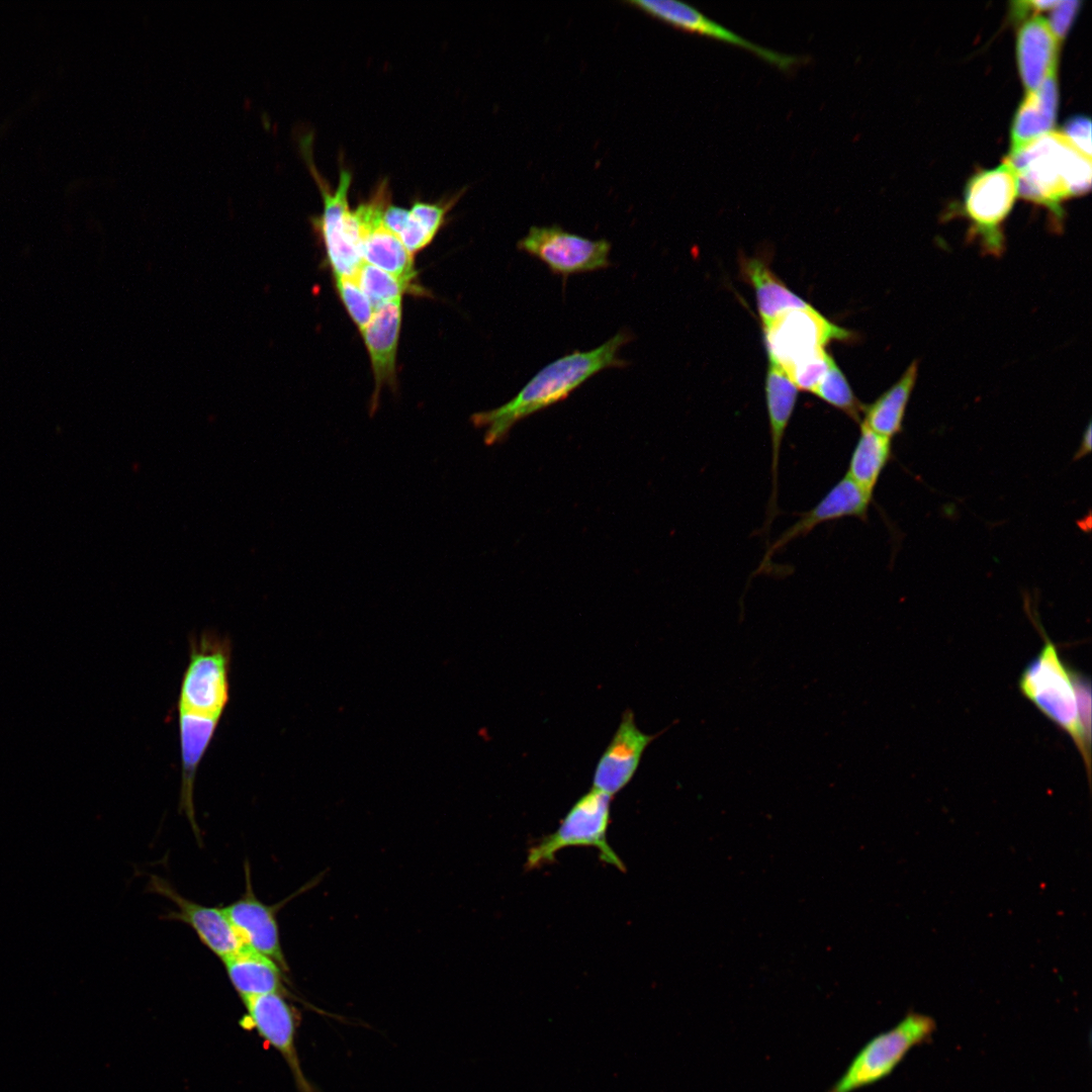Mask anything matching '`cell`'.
I'll use <instances>...</instances> for the list:
<instances>
[{"label": "cell", "instance_id": "ba28073f", "mask_svg": "<svg viewBox=\"0 0 1092 1092\" xmlns=\"http://www.w3.org/2000/svg\"><path fill=\"white\" fill-rule=\"evenodd\" d=\"M763 328L768 361L788 369L832 341H850L853 333L832 323L813 306L784 312Z\"/></svg>", "mask_w": 1092, "mask_h": 1092}, {"label": "cell", "instance_id": "e0dca14e", "mask_svg": "<svg viewBox=\"0 0 1092 1092\" xmlns=\"http://www.w3.org/2000/svg\"><path fill=\"white\" fill-rule=\"evenodd\" d=\"M401 322V298L375 308L367 326L361 331L369 352L375 391L370 413H374L378 395L384 384L395 386V360Z\"/></svg>", "mask_w": 1092, "mask_h": 1092}, {"label": "cell", "instance_id": "6da1fadb", "mask_svg": "<svg viewBox=\"0 0 1092 1092\" xmlns=\"http://www.w3.org/2000/svg\"><path fill=\"white\" fill-rule=\"evenodd\" d=\"M631 340V333L621 331L593 350L564 355L541 368L510 401L474 414L473 425L485 429L484 443L489 446L503 441L517 422L565 399L602 370L629 365L619 357V351Z\"/></svg>", "mask_w": 1092, "mask_h": 1092}, {"label": "cell", "instance_id": "9c48e42d", "mask_svg": "<svg viewBox=\"0 0 1092 1092\" xmlns=\"http://www.w3.org/2000/svg\"><path fill=\"white\" fill-rule=\"evenodd\" d=\"M517 247L542 261L553 274L564 278L611 265L609 241L590 240L564 231L559 225L531 226Z\"/></svg>", "mask_w": 1092, "mask_h": 1092}, {"label": "cell", "instance_id": "277c9868", "mask_svg": "<svg viewBox=\"0 0 1092 1092\" xmlns=\"http://www.w3.org/2000/svg\"><path fill=\"white\" fill-rule=\"evenodd\" d=\"M936 1030L926 1014L909 1012L899 1023L871 1038L827 1092H854L888 1077L916 1045Z\"/></svg>", "mask_w": 1092, "mask_h": 1092}, {"label": "cell", "instance_id": "d6a6232c", "mask_svg": "<svg viewBox=\"0 0 1092 1092\" xmlns=\"http://www.w3.org/2000/svg\"><path fill=\"white\" fill-rule=\"evenodd\" d=\"M1065 136L1085 156L1091 158V122L1085 116H1075L1065 124Z\"/></svg>", "mask_w": 1092, "mask_h": 1092}, {"label": "cell", "instance_id": "836d02e7", "mask_svg": "<svg viewBox=\"0 0 1092 1092\" xmlns=\"http://www.w3.org/2000/svg\"><path fill=\"white\" fill-rule=\"evenodd\" d=\"M1080 6L1079 1H1059L1052 9L1049 25L1057 39H1063Z\"/></svg>", "mask_w": 1092, "mask_h": 1092}, {"label": "cell", "instance_id": "52a82bcc", "mask_svg": "<svg viewBox=\"0 0 1092 1092\" xmlns=\"http://www.w3.org/2000/svg\"><path fill=\"white\" fill-rule=\"evenodd\" d=\"M1017 195L1016 177L1007 162L977 173L966 187L964 211L971 221V239L989 255L1004 251L1002 225Z\"/></svg>", "mask_w": 1092, "mask_h": 1092}, {"label": "cell", "instance_id": "484cf974", "mask_svg": "<svg viewBox=\"0 0 1092 1092\" xmlns=\"http://www.w3.org/2000/svg\"><path fill=\"white\" fill-rule=\"evenodd\" d=\"M364 262L371 264L399 281L420 288L414 283L416 271L412 254L405 249L397 236L383 226V223L371 231L361 246Z\"/></svg>", "mask_w": 1092, "mask_h": 1092}, {"label": "cell", "instance_id": "603a6c76", "mask_svg": "<svg viewBox=\"0 0 1092 1092\" xmlns=\"http://www.w3.org/2000/svg\"><path fill=\"white\" fill-rule=\"evenodd\" d=\"M1057 107L1058 85L1055 72L1036 90L1027 92L1018 107L1011 128V151L1052 131Z\"/></svg>", "mask_w": 1092, "mask_h": 1092}, {"label": "cell", "instance_id": "e575fe53", "mask_svg": "<svg viewBox=\"0 0 1092 1092\" xmlns=\"http://www.w3.org/2000/svg\"><path fill=\"white\" fill-rule=\"evenodd\" d=\"M1091 431H1092L1091 430V424L1089 423L1086 430L1083 433V437H1082V440L1080 442V446H1079L1078 450L1076 451L1074 460L1081 459V458H1083L1084 456H1086L1087 454H1089L1091 452V448H1092V441H1091L1092 434H1091Z\"/></svg>", "mask_w": 1092, "mask_h": 1092}, {"label": "cell", "instance_id": "ffe728a7", "mask_svg": "<svg viewBox=\"0 0 1092 1092\" xmlns=\"http://www.w3.org/2000/svg\"><path fill=\"white\" fill-rule=\"evenodd\" d=\"M179 735L182 759L180 810H183L195 836L200 840L193 802L196 770L217 727L219 719L179 711Z\"/></svg>", "mask_w": 1092, "mask_h": 1092}, {"label": "cell", "instance_id": "2e32d148", "mask_svg": "<svg viewBox=\"0 0 1092 1092\" xmlns=\"http://www.w3.org/2000/svg\"><path fill=\"white\" fill-rule=\"evenodd\" d=\"M653 739L654 735L645 734L636 726L633 713L626 711L597 764L593 789L613 797L625 788Z\"/></svg>", "mask_w": 1092, "mask_h": 1092}, {"label": "cell", "instance_id": "44dd1931", "mask_svg": "<svg viewBox=\"0 0 1092 1092\" xmlns=\"http://www.w3.org/2000/svg\"><path fill=\"white\" fill-rule=\"evenodd\" d=\"M222 962L242 1000L271 993L290 997L284 986L285 972L270 958L245 946Z\"/></svg>", "mask_w": 1092, "mask_h": 1092}, {"label": "cell", "instance_id": "83f0119b", "mask_svg": "<svg viewBox=\"0 0 1092 1092\" xmlns=\"http://www.w3.org/2000/svg\"><path fill=\"white\" fill-rule=\"evenodd\" d=\"M812 393L844 413L852 421L860 423L863 404L853 393L846 377L835 361L831 363Z\"/></svg>", "mask_w": 1092, "mask_h": 1092}, {"label": "cell", "instance_id": "8992f818", "mask_svg": "<svg viewBox=\"0 0 1092 1092\" xmlns=\"http://www.w3.org/2000/svg\"><path fill=\"white\" fill-rule=\"evenodd\" d=\"M230 661L228 639L211 633L192 639L178 711L220 719L229 702Z\"/></svg>", "mask_w": 1092, "mask_h": 1092}, {"label": "cell", "instance_id": "30bf717a", "mask_svg": "<svg viewBox=\"0 0 1092 1092\" xmlns=\"http://www.w3.org/2000/svg\"><path fill=\"white\" fill-rule=\"evenodd\" d=\"M311 172L324 199L321 229L329 261L336 277H354L361 263V241L348 204L352 174L342 169L337 187L331 189L313 166Z\"/></svg>", "mask_w": 1092, "mask_h": 1092}, {"label": "cell", "instance_id": "5bb4252c", "mask_svg": "<svg viewBox=\"0 0 1092 1092\" xmlns=\"http://www.w3.org/2000/svg\"><path fill=\"white\" fill-rule=\"evenodd\" d=\"M149 889L176 906L164 919L189 925L200 941L221 961L245 947L222 908L200 905L180 895L167 881L153 876Z\"/></svg>", "mask_w": 1092, "mask_h": 1092}, {"label": "cell", "instance_id": "4fadbf2b", "mask_svg": "<svg viewBox=\"0 0 1092 1092\" xmlns=\"http://www.w3.org/2000/svg\"><path fill=\"white\" fill-rule=\"evenodd\" d=\"M245 874L244 894L223 907V912L245 946L270 958L284 972H288L276 918L277 910L285 901L280 905L264 904L253 891L248 863L245 866Z\"/></svg>", "mask_w": 1092, "mask_h": 1092}, {"label": "cell", "instance_id": "4316f807", "mask_svg": "<svg viewBox=\"0 0 1092 1092\" xmlns=\"http://www.w3.org/2000/svg\"><path fill=\"white\" fill-rule=\"evenodd\" d=\"M356 280L371 302L373 308L379 305L401 298V294L411 291L421 293V288L410 286L385 271L362 262L355 275Z\"/></svg>", "mask_w": 1092, "mask_h": 1092}, {"label": "cell", "instance_id": "ac0fdd59", "mask_svg": "<svg viewBox=\"0 0 1092 1092\" xmlns=\"http://www.w3.org/2000/svg\"><path fill=\"white\" fill-rule=\"evenodd\" d=\"M798 391L787 373L779 365L769 361L765 379V400L771 444V493L765 527H769L777 514L780 452L796 405Z\"/></svg>", "mask_w": 1092, "mask_h": 1092}, {"label": "cell", "instance_id": "f1b7e54d", "mask_svg": "<svg viewBox=\"0 0 1092 1092\" xmlns=\"http://www.w3.org/2000/svg\"><path fill=\"white\" fill-rule=\"evenodd\" d=\"M833 361L823 349L799 360L784 371L798 390L813 392Z\"/></svg>", "mask_w": 1092, "mask_h": 1092}, {"label": "cell", "instance_id": "4dcf8cb0", "mask_svg": "<svg viewBox=\"0 0 1092 1092\" xmlns=\"http://www.w3.org/2000/svg\"><path fill=\"white\" fill-rule=\"evenodd\" d=\"M1077 710L1085 742L1091 747V684L1085 674L1071 669Z\"/></svg>", "mask_w": 1092, "mask_h": 1092}, {"label": "cell", "instance_id": "cb8c5ba5", "mask_svg": "<svg viewBox=\"0 0 1092 1092\" xmlns=\"http://www.w3.org/2000/svg\"><path fill=\"white\" fill-rule=\"evenodd\" d=\"M917 376L918 363L913 361L890 388L871 404L863 405L860 423L891 439L899 434Z\"/></svg>", "mask_w": 1092, "mask_h": 1092}, {"label": "cell", "instance_id": "7a4b0ae2", "mask_svg": "<svg viewBox=\"0 0 1092 1092\" xmlns=\"http://www.w3.org/2000/svg\"><path fill=\"white\" fill-rule=\"evenodd\" d=\"M1017 182V194L1061 215V203L1085 194L1091 186V158L1062 131H1050L1011 151L1005 160Z\"/></svg>", "mask_w": 1092, "mask_h": 1092}, {"label": "cell", "instance_id": "7c38bea8", "mask_svg": "<svg viewBox=\"0 0 1092 1092\" xmlns=\"http://www.w3.org/2000/svg\"><path fill=\"white\" fill-rule=\"evenodd\" d=\"M626 3L681 30L740 47L783 71H788L799 65L802 60L798 56L782 54L758 46L710 19L693 6L679 1L629 0Z\"/></svg>", "mask_w": 1092, "mask_h": 1092}, {"label": "cell", "instance_id": "3957f363", "mask_svg": "<svg viewBox=\"0 0 1092 1092\" xmlns=\"http://www.w3.org/2000/svg\"><path fill=\"white\" fill-rule=\"evenodd\" d=\"M1018 686L1026 699L1070 736L1090 780L1091 747L1085 742L1080 725L1071 669L1052 641L1045 640L1038 654L1026 664Z\"/></svg>", "mask_w": 1092, "mask_h": 1092}, {"label": "cell", "instance_id": "1f68e13d", "mask_svg": "<svg viewBox=\"0 0 1092 1092\" xmlns=\"http://www.w3.org/2000/svg\"><path fill=\"white\" fill-rule=\"evenodd\" d=\"M454 201V199L446 203L417 201L408 210L411 215L421 224V226L435 237L444 223L447 210Z\"/></svg>", "mask_w": 1092, "mask_h": 1092}, {"label": "cell", "instance_id": "9a60e30c", "mask_svg": "<svg viewBox=\"0 0 1092 1092\" xmlns=\"http://www.w3.org/2000/svg\"><path fill=\"white\" fill-rule=\"evenodd\" d=\"M873 493L844 475L827 493L766 549L756 572L768 569L774 554L799 537L809 534L818 525L847 517L867 519Z\"/></svg>", "mask_w": 1092, "mask_h": 1092}, {"label": "cell", "instance_id": "7402d4cb", "mask_svg": "<svg viewBox=\"0 0 1092 1092\" xmlns=\"http://www.w3.org/2000/svg\"><path fill=\"white\" fill-rule=\"evenodd\" d=\"M740 273L754 289L762 327H765L786 311L812 307L811 304L789 289L768 265L759 258H742L740 260Z\"/></svg>", "mask_w": 1092, "mask_h": 1092}, {"label": "cell", "instance_id": "5b68a950", "mask_svg": "<svg viewBox=\"0 0 1092 1092\" xmlns=\"http://www.w3.org/2000/svg\"><path fill=\"white\" fill-rule=\"evenodd\" d=\"M612 797L592 789L569 809L558 828L529 848L526 869L534 870L555 860L556 853L569 846H592L600 858L624 872L625 864L608 842Z\"/></svg>", "mask_w": 1092, "mask_h": 1092}, {"label": "cell", "instance_id": "f546056e", "mask_svg": "<svg viewBox=\"0 0 1092 1092\" xmlns=\"http://www.w3.org/2000/svg\"><path fill=\"white\" fill-rule=\"evenodd\" d=\"M337 288L350 316L362 331L373 315V306L360 288L356 277H336Z\"/></svg>", "mask_w": 1092, "mask_h": 1092}, {"label": "cell", "instance_id": "d4e9b609", "mask_svg": "<svg viewBox=\"0 0 1092 1092\" xmlns=\"http://www.w3.org/2000/svg\"><path fill=\"white\" fill-rule=\"evenodd\" d=\"M859 436L845 473L867 491L874 493L883 470L892 457V439L859 423Z\"/></svg>", "mask_w": 1092, "mask_h": 1092}, {"label": "cell", "instance_id": "d6986e66", "mask_svg": "<svg viewBox=\"0 0 1092 1092\" xmlns=\"http://www.w3.org/2000/svg\"><path fill=\"white\" fill-rule=\"evenodd\" d=\"M1060 41L1046 19L1033 15L1020 27L1017 37L1019 73L1027 92L1036 90L1057 72Z\"/></svg>", "mask_w": 1092, "mask_h": 1092}, {"label": "cell", "instance_id": "8fae6325", "mask_svg": "<svg viewBox=\"0 0 1092 1092\" xmlns=\"http://www.w3.org/2000/svg\"><path fill=\"white\" fill-rule=\"evenodd\" d=\"M246 1014L242 1026L252 1028L283 1058L298 1092H318L305 1076L298 1057L295 1036L298 1012L277 994H264L242 1000Z\"/></svg>", "mask_w": 1092, "mask_h": 1092}]
</instances>
